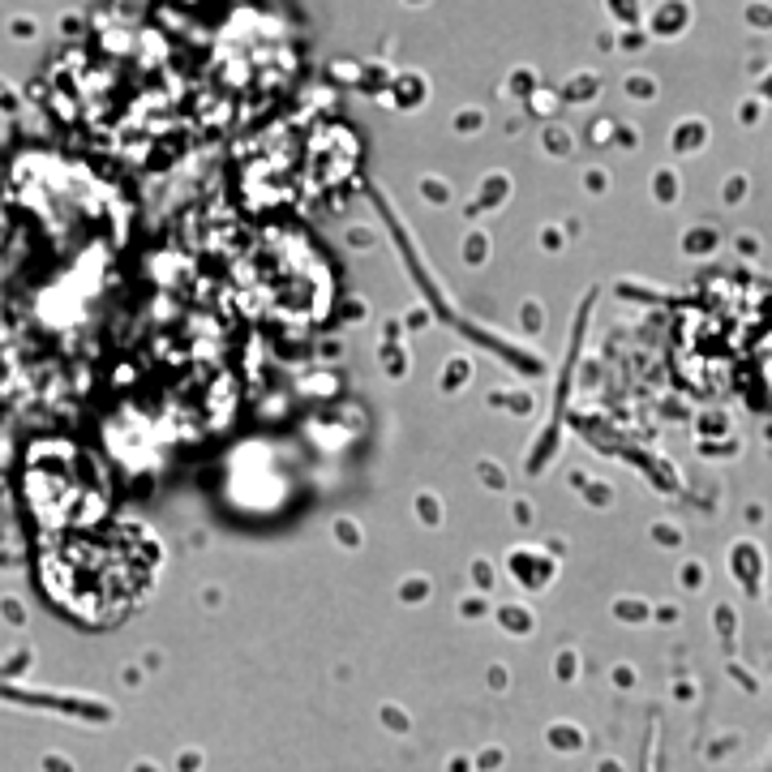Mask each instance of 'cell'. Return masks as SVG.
Wrapping results in <instances>:
<instances>
[{
  "label": "cell",
  "mask_w": 772,
  "mask_h": 772,
  "mask_svg": "<svg viewBox=\"0 0 772 772\" xmlns=\"http://www.w3.org/2000/svg\"><path fill=\"white\" fill-rule=\"evenodd\" d=\"M34 468L48 472V494H34V506L43 511V519L74 523V519H95L99 515L103 489H99V476H95L90 460H78V455H69V450H52L48 464L39 455Z\"/></svg>",
  "instance_id": "cell-2"
},
{
  "label": "cell",
  "mask_w": 772,
  "mask_h": 772,
  "mask_svg": "<svg viewBox=\"0 0 772 772\" xmlns=\"http://www.w3.org/2000/svg\"><path fill=\"white\" fill-rule=\"evenodd\" d=\"M159 575V541L142 523L112 528H56L39 558V579L52 601L86 626L129 618Z\"/></svg>",
  "instance_id": "cell-1"
}]
</instances>
